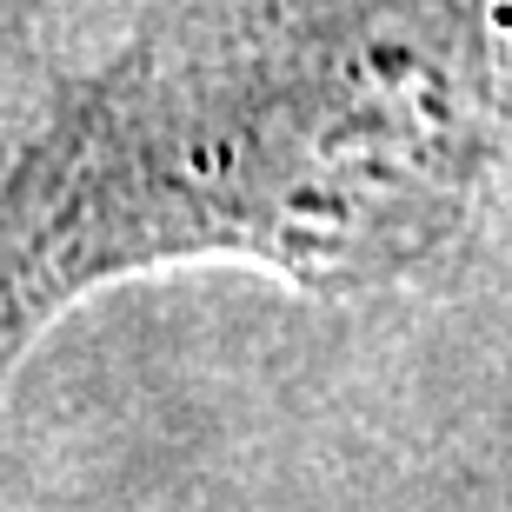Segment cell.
<instances>
[{"label":"cell","mask_w":512,"mask_h":512,"mask_svg":"<svg viewBox=\"0 0 512 512\" xmlns=\"http://www.w3.org/2000/svg\"><path fill=\"white\" fill-rule=\"evenodd\" d=\"M506 140L486 0H233L133 40L14 167L7 346L107 273L260 260L386 280Z\"/></svg>","instance_id":"obj_1"}]
</instances>
